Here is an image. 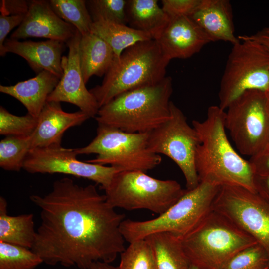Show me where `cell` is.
<instances>
[{
	"mask_svg": "<svg viewBox=\"0 0 269 269\" xmlns=\"http://www.w3.org/2000/svg\"><path fill=\"white\" fill-rule=\"evenodd\" d=\"M30 199L40 209L41 219L31 249L44 263L89 269L95 262L110 264L125 249L120 228L125 215L95 185L63 178L48 194Z\"/></svg>",
	"mask_w": 269,
	"mask_h": 269,
	"instance_id": "obj_1",
	"label": "cell"
},
{
	"mask_svg": "<svg viewBox=\"0 0 269 269\" xmlns=\"http://www.w3.org/2000/svg\"><path fill=\"white\" fill-rule=\"evenodd\" d=\"M225 116L226 112L219 106H211L205 120L192 122L200 140L195 155L199 182L238 186L256 193L249 160L237 153L227 136Z\"/></svg>",
	"mask_w": 269,
	"mask_h": 269,
	"instance_id": "obj_2",
	"label": "cell"
},
{
	"mask_svg": "<svg viewBox=\"0 0 269 269\" xmlns=\"http://www.w3.org/2000/svg\"><path fill=\"white\" fill-rule=\"evenodd\" d=\"M172 78L123 93L100 107L95 117L98 124L132 133H149L170 116Z\"/></svg>",
	"mask_w": 269,
	"mask_h": 269,
	"instance_id": "obj_3",
	"label": "cell"
},
{
	"mask_svg": "<svg viewBox=\"0 0 269 269\" xmlns=\"http://www.w3.org/2000/svg\"><path fill=\"white\" fill-rule=\"evenodd\" d=\"M170 61L156 40L138 42L115 58L101 84L89 90L100 108L123 93L159 83Z\"/></svg>",
	"mask_w": 269,
	"mask_h": 269,
	"instance_id": "obj_4",
	"label": "cell"
},
{
	"mask_svg": "<svg viewBox=\"0 0 269 269\" xmlns=\"http://www.w3.org/2000/svg\"><path fill=\"white\" fill-rule=\"evenodd\" d=\"M190 264L200 269H223L238 253L258 244L220 213L212 210L181 239Z\"/></svg>",
	"mask_w": 269,
	"mask_h": 269,
	"instance_id": "obj_5",
	"label": "cell"
},
{
	"mask_svg": "<svg viewBox=\"0 0 269 269\" xmlns=\"http://www.w3.org/2000/svg\"><path fill=\"white\" fill-rule=\"evenodd\" d=\"M220 187L200 182L193 189H186L175 203L155 218L145 221L125 219L120 228L125 241L130 243L158 232L170 233L181 239L212 210Z\"/></svg>",
	"mask_w": 269,
	"mask_h": 269,
	"instance_id": "obj_6",
	"label": "cell"
},
{
	"mask_svg": "<svg viewBox=\"0 0 269 269\" xmlns=\"http://www.w3.org/2000/svg\"><path fill=\"white\" fill-rule=\"evenodd\" d=\"M148 133H132L116 128L98 124L96 135L83 147L75 148L77 155L95 154V158L86 161L115 167L120 171L146 172L161 162L160 155L148 146Z\"/></svg>",
	"mask_w": 269,
	"mask_h": 269,
	"instance_id": "obj_7",
	"label": "cell"
},
{
	"mask_svg": "<svg viewBox=\"0 0 269 269\" xmlns=\"http://www.w3.org/2000/svg\"><path fill=\"white\" fill-rule=\"evenodd\" d=\"M114 208L132 211L146 209L158 215L183 195L185 189L173 180H160L141 171H120L104 190Z\"/></svg>",
	"mask_w": 269,
	"mask_h": 269,
	"instance_id": "obj_8",
	"label": "cell"
},
{
	"mask_svg": "<svg viewBox=\"0 0 269 269\" xmlns=\"http://www.w3.org/2000/svg\"><path fill=\"white\" fill-rule=\"evenodd\" d=\"M233 45L221 78L219 106L227 109L246 91L269 93V52L259 43L245 35Z\"/></svg>",
	"mask_w": 269,
	"mask_h": 269,
	"instance_id": "obj_9",
	"label": "cell"
},
{
	"mask_svg": "<svg viewBox=\"0 0 269 269\" xmlns=\"http://www.w3.org/2000/svg\"><path fill=\"white\" fill-rule=\"evenodd\" d=\"M225 128L240 153L250 157L269 144L268 94L245 92L227 108Z\"/></svg>",
	"mask_w": 269,
	"mask_h": 269,
	"instance_id": "obj_10",
	"label": "cell"
},
{
	"mask_svg": "<svg viewBox=\"0 0 269 269\" xmlns=\"http://www.w3.org/2000/svg\"><path fill=\"white\" fill-rule=\"evenodd\" d=\"M170 111L169 119L148 133V146L152 152L166 155L177 164L184 176L186 189L191 190L200 183L195 166L199 138L183 112L171 101Z\"/></svg>",
	"mask_w": 269,
	"mask_h": 269,
	"instance_id": "obj_11",
	"label": "cell"
},
{
	"mask_svg": "<svg viewBox=\"0 0 269 269\" xmlns=\"http://www.w3.org/2000/svg\"><path fill=\"white\" fill-rule=\"evenodd\" d=\"M212 209L253 238L269 258V203L244 187L223 185L214 199Z\"/></svg>",
	"mask_w": 269,
	"mask_h": 269,
	"instance_id": "obj_12",
	"label": "cell"
},
{
	"mask_svg": "<svg viewBox=\"0 0 269 269\" xmlns=\"http://www.w3.org/2000/svg\"><path fill=\"white\" fill-rule=\"evenodd\" d=\"M74 149L61 145L31 149L24 163L25 170L30 173H60L90 180L104 190L114 176L120 171L109 166L81 161L76 158Z\"/></svg>",
	"mask_w": 269,
	"mask_h": 269,
	"instance_id": "obj_13",
	"label": "cell"
},
{
	"mask_svg": "<svg viewBox=\"0 0 269 269\" xmlns=\"http://www.w3.org/2000/svg\"><path fill=\"white\" fill-rule=\"evenodd\" d=\"M81 37V34L77 30L66 43L68 54L62 58L63 74L47 102L71 103L90 118H95L100 108L94 96L87 89L83 77L79 51Z\"/></svg>",
	"mask_w": 269,
	"mask_h": 269,
	"instance_id": "obj_14",
	"label": "cell"
},
{
	"mask_svg": "<svg viewBox=\"0 0 269 269\" xmlns=\"http://www.w3.org/2000/svg\"><path fill=\"white\" fill-rule=\"evenodd\" d=\"M77 31L57 15L49 0H29L28 10L22 22L12 33L10 38H44L66 43Z\"/></svg>",
	"mask_w": 269,
	"mask_h": 269,
	"instance_id": "obj_15",
	"label": "cell"
},
{
	"mask_svg": "<svg viewBox=\"0 0 269 269\" xmlns=\"http://www.w3.org/2000/svg\"><path fill=\"white\" fill-rule=\"evenodd\" d=\"M156 41L170 60L190 58L210 42L201 29L189 16L170 18Z\"/></svg>",
	"mask_w": 269,
	"mask_h": 269,
	"instance_id": "obj_16",
	"label": "cell"
},
{
	"mask_svg": "<svg viewBox=\"0 0 269 269\" xmlns=\"http://www.w3.org/2000/svg\"><path fill=\"white\" fill-rule=\"evenodd\" d=\"M90 117L78 111H64L59 102H47L38 117V123L31 135L32 149L61 145L65 132L81 125Z\"/></svg>",
	"mask_w": 269,
	"mask_h": 269,
	"instance_id": "obj_17",
	"label": "cell"
},
{
	"mask_svg": "<svg viewBox=\"0 0 269 269\" xmlns=\"http://www.w3.org/2000/svg\"><path fill=\"white\" fill-rule=\"evenodd\" d=\"M65 44L54 40L20 41L7 39L4 44V54L8 52L17 54L23 58L37 74L47 71L60 79L63 74L61 60Z\"/></svg>",
	"mask_w": 269,
	"mask_h": 269,
	"instance_id": "obj_18",
	"label": "cell"
},
{
	"mask_svg": "<svg viewBox=\"0 0 269 269\" xmlns=\"http://www.w3.org/2000/svg\"><path fill=\"white\" fill-rule=\"evenodd\" d=\"M190 17L210 42L223 41L233 45L240 41L234 34L232 10L228 0H201Z\"/></svg>",
	"mask_w": 269,
	"mask_h": 269,
	"instance_id": "obj_19",
	"label": "cell"
},
{
	"mask_svg": "<svg viewBox=\"0 0 269 269\" xmlns=\"http://www.w3.org/2000/svg\"><path fill=\"white\" fill-rule=\"evenodd\" d=\"M60 79L52 73L43 71L14 85H0V91L16 99L25 106L28 114L38 118Z\"/></svg>",
	"mask_w": 269,
	"mask_h": 269,
	"instance_id": "obj_20",
	"label": "cell"
},
{
	"mask_svg": "<svg viewBox=\"0 0 269 269\" xmlns=\"http://www.w3.org/2000/svg\"><path fill=\"white\" fill-rule=\"evenodd\" d=\"M126 12L130 27L148 34L155 40L170 20L157 0H127Z\"/></svg>",
	"mask_w": 269,
	"mask_h": 269,
	"instance_id": "obj_21",
	"label": "cell"
},
{
	"mask_svg": "<svg viewBox=\"0 0 269 269\" xmlns=\"http://www.w3.org/2000/svg\"><path fill=\"white\" fill-rule=\"evenodd\" d=\"M79 51L80 67L85 84L93 75H105L115 58L110 45L91 32L81 35Z\"/></svg>",
	"mask_w": 269,
	"mask_h": 269,
	"instance_id": "obj_22",
	"label": "cell"
},
{
	"mask_svg": "<svg viewBox=\"0 0 269 269\" xmlns=\"http://www.w3.org/2000/svg\"><path fill=\"white\" fill-rule=\"evenodd\" d=\"M34 215L7 214V202L0 197V241L32 249L36 238Z\"/></svg>",
	"mask_w": 269,
	"mask_h": 269,
	"instance_id": "obj_23",
	"label": "cell"
},
{
	"mask_svg": "<svg viewBox=\"0 0 269 269\" xmlns=\"http://www.w3.org/2000/svg\"><path fill=\"white\" fill-rule=\"evenodd\" d=\"M144 239L152 250L157 269H188L190 263L180 238L170 233L158 232Z\"/></svg>",
	"mask_w": 269,
	"mask_h": 269,
	"instance_id": "obj_24",
	"label": "cell"
},
{
	"mask_svg": "<svg viewBox=\"0 0 269 269\" xmlns=\"http://www.w3.org/2000/svg\"><path fill=\"white\" fill-rule=\"evenodd\" d=\"M91 32L110 45L115 58L119 57L124 51L131 46L141 41L152 39L148 34L126 24L101 20L93 21Z\"/></svg>",
	"mask_w": 269,
	"mask_h": 269,
	"instance_id": "obj_25",
	"label": "cell"
},
{
	"mask_svg": "<svg viewBox=\"0 0 269 269\" xmlns=\"http://www.w3.org/2000/svg\"><path fill=\"white\" fill-rule=\"evenodd\" d=\"M50 4L62 19L74 26L81 34L91 32L93 20L84 0H50Z\"/></svg>",
	"mask_w": 269,
	"mask_h": 269,
	"instance_id": "obj_26",
	"label": "cell"
},
{
	"mask_svg": "<svg viewBox=\"0 0 269 269\" xmlns=\"http://www.w3.org/2000/svg\"><path fill=\"white\" fill-rule=\"evenodd\" d=\"M31 149V136H6L0 142V167L6 171H19Z\"/></svg>",
	"mask_w": 269,
	"mask_h": 269,
	"instance_id": "obj_27",
	"label": "cell"
},
{
	"mask_svg": "<svg viewBox=\"0 0 269 269\" xmlns=\"http://www.w3.org/2000/svg\"><path fill=\"white\" fill-rule=\"evenodd\" d=\"M42 263L31 249L0 241V269H35Z\"/></svg>",
	"mask_w": 269,
	"mask_h": 269,
	"instance_id": "obj_28",
	"label": "cell"
},
{
	"mask_svg": "<svg viewBox=\"0 0 269 269\" xmlns=\"http://www.w3.org/2000/svg\"><path fill=\"white\" fill-rule=\"evenodd\" d=\"M120 254L118 269H157L152 250L145 239L130 243Z\"/></svg>",
	"mask_w": 269,
	"mask_h": 269,
	"instance_id": "obj_29",
	"label": "cell"
},
{
	"mask_svg": "<svg viewBox=\"0 0 269 269\" xmlns=\"http://www.w3.org/2000/svg\"><path fill=\"white\" fill-rule=\"evenodd\" d=\"M38 123V118L27 113L19 116L0 107V134L6 136H29L32 135Z\"/></svg>",
	"mask_w": 269,
	"mask_h": 269,
	"instance_id": "obj_30",
	"label": "cell"
},
{
	"mask_svg": "<svg viewBox=\"0 0 269 269\" xmlns=\"http://www.w3.org/2000/svg\"><path fill=\"white\" fill-rule=\"evenodd\" d=\"M86 2L93 21L101 20L122 24L127 23V0H91Z\"/></svg>",
	"mask_w": 269,
	"mask_h": 269,
	"instance_id": "obj_31",
	"label": "cell"
},
{
	"mask_svg": "<svg viewBox=\"0 0 269 269\" xmlns=\"http://www.w3.org/2000/svg\"><path fill=\"white\" fill-rule=\"evenodd\" d=\"M269 258L258 244L248 247L233 257L223 269H268Z\"/></svg>",
	"mask_w": 269,
	"mask_h": 269,
	"instance_id": "obj_32",
	"label": "cell"
},
{
	"mask_svg": "<svg viewBox=\"0 0 269 269\" xmlns=\"http://www.w3.org/2000/svg\"><path fill=\"white\" fill-rule=\"evenodd\" d=\"M201 0H162V8L170 18L190 17L196 10Z\"/></svg>",
	"mask_w": 269,
	"mask_h": 269,
	"instance_id": "obj_33",
	"label": "cell"
},
{
	"mask_svg": "<svg viewBox=\"0 0 269 269\" xmlns=\"http://www.w3.org/2000/svg\"><path fill=\"white\" fill-rule=\"evenodd\" d=\"M26 14L0 15V55L4 56V44L9 33L22 22Z\"/></svg>",
	"mask_w": 269,
	"mask_h": 269,
	"instance_id": "obj_34",
	"label": "cell"
},
{
	"mask_svg": "<svg viewBox=\"0 0 269 269\" xmlns=\"http://www.w3.org/2000/svg\"><path fill=\"white\" fill-rule=\"evenodd\" d=\"M249 161L255 175H269V144L262 151L250 157Z\"/></svg>",
	"mask_w": 269,
	"mask_h": 269,
	"instance_id": "obj_35",
	"label": "cell"
},
{
	"mask_svg": "<svg viewBox=\"0 0 269 269\" xmlns=\"http://www.w3.org/2000/svg\"><path fill=\"white\" fill-rule=\"evenodd\" d=\"M29 0H2L0 2L1 14L13 15L26 14L29 8Z\"/></svg>",
	"mask_w": 269,
	"mask_h": 269,
	"instance_id": "obj_36",
	"label": "cell"
},
{
	"mask_svg": "<svg viewBox=\"0 0 269 269\" xmlns=\"http://www.w3.org/2000/svg\"><path fill=\"white\" fill-rule=\"evenodd\" d=\"M254 184L256 193L269 203V175H255Z\"/></svg>",
	"mask_w": 269,
	"mask_h": 269,
	"instance_id": "obj_37",
	"label": "cell"
},
{
	"mask_svg": "<svg viewBox=\"0 0 269 269\" xmlns=\"http://www.w3.org/2000/svg\"><path fill=\"white\" fill-rule=\"evenodd\" d=\"M245 36L247 38L260 44L269 52V26L264 28L256 34Z\"/></svg>",
	"mask_w": 269,
	"mask_h": 269,
	"instance_id": "obj_38",
	"label": "cell"
},
{
	"mask_svg": "<svg viewBox=\"0 0 269 269\" xmlns=\"http://www.w3.org/2000/svg\"><path fill=\"white\" fill-rule=\"evenodd\" d=\"M89 269H118V266H114L110 263L98 261L92 263Z\"/></svg>",
	"mask_w": 269,
	"mask_h": 269,
	"instance_id": "obj_39",
	"label": "cell"
},
{
	"mask_svg": "<svg viewBox=\"0 0 269 269\" xmlns=\"http://www.w3.org/2000/svg\"><path fill=\"white\" fill-rule=\"evenodd\" d=\"M188 269H199L198 268H197V267L190 264V265L189 266Z\"/></svg>",
	"mask_w": 269,
	"mask_h": 269,
	"instance_id": "obj_40",
	"label": "cell"
},
{
	"mask_svg": "<svg viewBox=\"0 0 269 269\" xmlns=\"http://www.w3.org/2000/svg\"><path fill=\"white\" fill-rule=\"evenodd\" d=\"M268 99H269V94H268Z\"/></svg>",
	"mask_w": 269,
	"mask_h": 269,
	"instance_id": "obj_41",
	"label": "cell"
},
{
	"mask_svg": "<svg viewBox=\"0 0 269 269\" xmlns=\"http://www.w3.org/2000/svg\"><path fill=\"white\" fill-rule=\"evenodd\" d=\"M268 269H269V268H268Z\"/></svg>",
	"mask_w": 269,
	"mask_h": 269,
	"instance_id": "obj_42",
	"label": "cell"
}]
</instances>
